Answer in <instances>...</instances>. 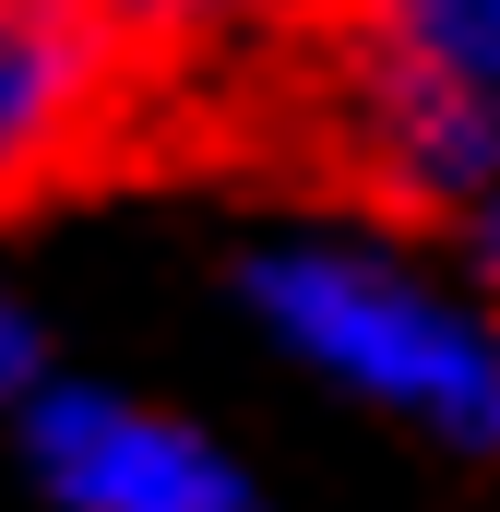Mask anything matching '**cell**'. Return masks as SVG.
<instances>
[{
  "mask_svg": "<svg viewBox=\"0 0 500 512\" xmlns=\"http://www.w3.org/2000/svg\"><path fill=\"white\" fill-rule=\"evenodd\" d=\"M108 24L167 167H262L322 203H370V84L405 48L381 0H84Z\"/></svg>",
  "mask_w": 500,
  "mask_h": 512,
  "instance_id": "6da1fadb",
  "label": "cell"
},
{
  "mask_svg": "<svg viewBox=\"0 0 500 512\" xmlns=\"http://www.w3.org/2000/svg\"><path fill=\"white\" fill-rule=\"evenodd\" d=\"M167 179V120L84 0H0V227Z\"/></svg>",
  "mask_w": 500,
  "mask_h": 512,
  "instance_id": "7a4b0ae2",
  "label": "cell"
},
{
  "mask_svg": "<svg viewBox=\"0 0 500 512\" xmlns=\"http://www.w3.org/2000/svg\"><path fill=\"white\" fill-rule=\"evenodd\" d=\"M250 298L286 322V346H310L358 393L453 429V441H500V358L441 298H417L405 274H370V262H334V251H286V262L250 274Z\"/></svg>",
  "mask_w": 500,
  "mask_h": 512,
  "instance_id": "3957f363",
  "label": "cell"
},
{
  "mask_svg": "<svg viewBox=\"0 0 500 512\" xmlns=\"http://www.w3.org/2000/svg\"><path fill=\"white\" fill-rule=\"evenodd\" d=\"M36 465L72 512H250L215 441H191L143 405H108V393H60L36 417Z\"/></svg>",
  "mask_w": 500,
  "mask_h": 512,
  "instance_id": "277c9868",
  "label": "cell"
},
{
  "mask_svg": "<svg viewBox=\"0 0 500 512\" xmlns=\"http://www.w3.org/2000/svg\"><path fill=\"white\" fill-rule=\"evenodd\" d=\"M381 24H393L417 60H441V72H465L477 96H500V0H381Z\"/></svg>",
  "mask_w": 500,
  "mask_h": 512,
  "instance_id": "5b68a950",
  "label": "cell"
},
{
  "mask_svg": "<svg viewBox=\"0 0 500 512\" xmlns=\"http://www.w3.org/2000/svg\"><path fill=\"white\" fill-rule=\"evenodd\" d=\"M24 370H36V334H24V322H12V310H0V393L24 382Z\"/></svg>",
  "mask_w": 500,
  "mask_h": 512,
  "instance_id": "8992f818",
  "label": "cell"
},
{
  "mask_svg": "<svg viewBox=\"0 0 500 512\" xmlns=\"http://www.w3.org/2000/svg\"><path fill=\"white\" fill-rule=\"evenodd\" d=\"M477 262H489V298H500V191L477 203Z\"/></svg>",
  "mask_w": 500,
  "mask_h": 512,
  "instance_id": "52a82bcc",
  "label": "cell"
}]
</instances>
